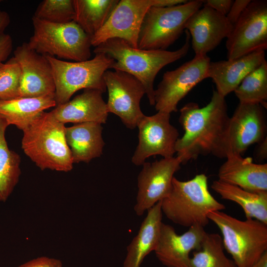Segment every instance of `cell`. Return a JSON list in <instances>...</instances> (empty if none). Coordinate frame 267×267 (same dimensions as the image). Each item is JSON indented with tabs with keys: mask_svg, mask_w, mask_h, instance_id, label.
<instances>
[{
	"mask_svg": "<svg viewBox=\"0 0 267 267\" xmlns=\"http://www.w3.org/2000/svg\"><path fill=\"white\" fill-rule=\"evenodd\" d=\"M229 117L225 97L214 90L210 101L200 108L189 102L180 110L179 122L184 134L175 147L182 164L200 155L216 156Z\"/></svg>",
	"mask_w": 267,
	"mask_h": 267,
	"instance_id": "cell-1",
	"label": "cell"
},
{
	"mask_svg": "<svg viewBox=\"0 0 267 267\" xmlns=\"http://www.w3.org/2000/svg\"><path fill=\"white\" fill-rule=\"evenodd\" d=\"M232 27L225 16L203 5L189 18L185 30L191 38L195 55H205L227 38Z\"/></svg>",
	"mask_w": 267,
	"mask_h": 267,
	"instance_id": "cell-18",
	"label": "cell"
},
{
	"mask_svg": "<svg viewBox=\"0 0 267 267\" xmlns=\"http://www.w3.org/2000/svg\"><path fill=\"white\" fill-rule=\"evenodd\" d=\"M21 71L18 97L54 98L55 86L51 65L46 57L23 43L14 51Z\"/></svg>",
	"mask_w": 267,
	"mask_h": 267,
	"instance_id": "cell-16",
	"label": "cell"
},
{
	"mask_svg": "<svg viewBox=\"0 0 267 267\" xmlns=\"http://www.w3.org/2000/svg\"><path fill=\"white\" fill-rule=\"evenodd\" d=\"M10 23L9 14L0 9V65L7 60L13 48L11 37L4 33V31Z\"/></svg>",
	"mask_w": 267,
	"mask_h": 267,
	"instance_id": "cell-32",
	"label": "cell"
},
{
	"mask_svg": "<svg viewBox=\"0 0 267 267\" xmlns=\"http://www.w3.org/2000/svg\"><path fill=\"white\" fill-rule=\"evenodd\" d=\"M239 103H258L267 108V62L249 74L234 90Z\"/></svg>",
	"mask_w": 267,
	"mask_h": 267,
	"instance_id": "cell-29",
	"label": "cell"
},
{
	"mask_svg": "<svg viewBox=\"0 0 267 267\" xmlns=\"http://www.w3.org/2000/svg\"><path fill=\"white\" fill-rule=\"evenodd\" d=\"M65 128L50 112H44L23 131L22 149L41 170L68 172L72 170L74 163Z\"/></svg>",
	"mask_w": 267,
	"mask_h": 267,
	"instance_id": "cell-3",
	"label": "cell"
},
{
	"mask_svg": "<svg viewBox=\"0 0 267 267\" xmlns=\"http://www.w3.org/2000/svg\"><path fill=\"white\" fill-rule=\"evenodd\" d=\"M250 1V0L233 1L230 10L226 16L227 19L232 26L237 22Z\"/></svg>",
	"mask_w": 267,
	"mask_h": 267,
	"instance_id": "cell-33",
	"label": "cell"
},
{
	"mask_svg": "<svg viewBox=\"0 0 267 267\" xmlns=\"http://www.w3.org/2000/svg\"></svg>",
	"mask_w": 267,
	"mask_h": 267,
	"instance_id": "cell-39",
	"label": "cell"
},
{
	"mask_svg": "<svg viewBox=\"0 0 267 267\" xmlns=\"http://www.w3.org/2000/svg\"><path fill=\"white\" fill-rule=\"evenodd\" d=\"M203 5L213 8L220 14L226 16L233 0H203Z\"/></svg>",
	"mask_w": 267,
	"mask_h": 267,
	"instance_id": "cell-35",
	"label": "cell"
},
{
	"mask_svg": "<svg viewBox=\"0 0 267 267\" xmlns=\"http://www.w3.org/2000/svg\"><path fill=\"white\" fill-rule=\"evenodd\" d=\"M203 5V0H193L171 6L151 7L140 27L137 48L166 50L182 34L190 16Z\"/></svg>",
	"mask_w": 267,
	"mask_h": 267,
	"instance_id": "cell-8",
	"label": "cell"
},
{
	"mask_svg": "<svg viewBox=\"0 0 267 267\" xmlns=\"http://www.w3.org/2000/svg\"><path fill=\"white\" fill-rule=\"evenodd\" d=\"M185 0H121L104 25L91 37L96 47L113 38L122 39L137 48L140 27L147 10L152 6L166 7L182 4Z\"/></svg>",
	"mask_w": 267,
	"mask_h": 267,
	"instance_id": "cell-9",
	"label": "cell"
},
{
	"mask_svg": "<svg viewBox=\"0 0 267 267\" xmlns=\"http://www.w3.org/2000/svg\"><path fill=\"white\" fill-rule=\"evenodd\" d=\"M222 234L224 248L237 267H251L267 251V224L251 218L241 221L222 211L208 214Z\"/></svg>",
	"mask_w": 267,
	"mask_h": 267,
	"instance_id": "cell-5",
	"label": "cell"
},
{
	"mask_svg": "<svg viewBox=\"0 0 267 267\" xmlns=\"http://www.w3.org/2000/svg\"><path fill=\"white\" fill-rule=\"evenodd\" d=\"M264 108L258 103L238 104L229 117L217 157L225 158L230 154L242 155L251 145L267 137Z\"/></svg>",
	"mask_w": 267,
	"mask_h": 267,
	"instance_id": "cell-10",
	"label": "cell"
},
{
	"mask_svg": "<svg viewBox=\"0 0 267 267\" xmlns=\"http://www.w3.org/2000/svg\"><path fill=\"white\" fill-rule=\"evenodd\" d=\"M170 114L159 111L152 116L144 115L140 120L137 125L138 143L132 158L134 164L142 165L152 156H174L179 137L178 130L170 122Z\"/></svg>",
	"mask_w": 267,
	"mask_h": 267,
	"instance_id": "cell-14",
	"label": "cell"
},
{
	"mask_svg": "<svg viewBox=\"0 0 267 267\" xmlns=\"http://www.w3.org/2000/svg\"><path fill=\"white\" fill-rule=\"evenodd\" d=\"M9 125L0 116V202H5L19 182L21 158L8 146L5 132Z\"/></svg>",
	"mask_w": 267,
	"mask_h": 267,
	"instance_id": "cell-27",
	"label": "cell"
},
{
	"mask_svg": "<svg viewBox=\"0 0 267 267\" xmlns=\"http://www.w3.org/2000/svg\"><path fill=\"white\" fill-rule=\"evenodd\" d=\"M119 0H73L74 21L92 37L106 23Z\"/></svg>",
	"mask_w": 267,
	"mask_h": 267,
	"instance_id": "cell-26",
	"label": "cell"
},
{
	"mask_svg": "<svg viewBox=\"0 0 267 267\" xmlns=\"http://www.w3.org/2000/svg\"><path fill=\"white\" fill-rule=\"evenodd\" d=\"M33 34L29 46L39 54L73 61H84L91 56V37L74 21L57 24L33 16Z\"/></svg>",
	"mask_w": 267,
	"mask_h": 267,
	"instance_id": "cell-6",
	"label": "cell"
},
{
	"mask_svg": "<svg viewBox=\"0 0 267 267\" xmlns=\"http://www.w3.org/2000/svg\"><path fill=\"white\" fill-rule=\"evenodd\" d=\"M44 56L52 68L56 105L67 102L76 92L82 89H96L103 93L106 91L103 75L114 63L107 55L96 53L93 58L84 61H66Z\"/></svg>",
	"mask_w": 267,
	"mask_h": 267,
	"instance_id": "cell-7",
	"label": "cell"
},
{
	"mask_svg": "<svg viewBox=\"0 0 267 267\" xmlns=\"http://www.w3.org/2000/svg\"><path fill=\"white\" fill-rule=\"evenodd\" d=\"M204 227L194 225L181 235L171 225L162 222L156 258L166 267H190V253L200 248L207 233Z\"/></svg>",
	"mask_w": 267,
	"mask_h": 267,
	"instance_id": "cell-17",
	"label": "cell"
},
{
	"mask_svg": "<svg viewBox=\"0 0 267 267\" xmlns=\"http://www.w3.org/2000/svg\"><path fill=\"white\" fill-rule=\"evenodd\" d=\"M56 105L54 98L51 97H18L8 100L0 99V116L9 126L14 125L23 131L45 110Z\"/></svg>",
	"mask_w": 267,
	"mask_h": 267,
	"instance_id": "cell-24",
	"label": "cell"
},
{
	"mask_svg": "<svg viewBox=\"0 0 267 267\" xmlns=\"http://www.w3.org/2000/svg\"><path fill=\"white\" fill-rule=\"evenodd\" d=\"M265 60V51L259 50L232 60L211 61L208 78L212 79L218 93L225 97Z\"/></svg>",
	"mask_w": 267,
	"mask_h": 267,
	"instance_id": "cell-21",
	"label": "cell"
},
{
	"mask_svg": "<svg viewBox=\"0 0 267 267\" xmlns=\"http://www.w3.org/2000/svg\"><path fill=\"white\" fill-rule=\"evenodd\" d=\"M228 60L267 48V1L251 0L227 38Z\"/></svg>",
	"mask_w": 267,
	"mask_h": 267,
	"instance_id": "cell-12",
	"label": "cell"
},
{
	"mask_svg": "<svg viewBox=\"0 0 267 267\" xmlns=\"http://www.w3.org/2000/svg\"><path fill=\"white\" fill-rule=\"evenodd\" d=\"M185 42L175 51L141 49L134 48L125 41L113 38L100 44L93 50L114 60L111 69L127 72L143 85L150 105H155L154 83L156 75L164 67L186 55L190 47V36L185 30Z\"/></svg>",
	"mask_w": 267,
	"mask_h": 267,
	"instance_id": "cell-2",
	"label": "cell"
},
{
	"mask_svg": "<svg viewBox=\"0 0 267 267\" xmlns=\"http://www.w3.org/2000/svg\"><path fill=\"white\" fill-rule=\"evenodd\" d=\"M181 164L178 156L143 163L137 178L138 190L134 211L137 216L143 215L169 194L174 174Z\"/></svg>",
	"mask_w": 267,
	"mask_h": 267,
	"instance_id": "cell-15",
	"label": "cell"
},
{
	"mask_svg": "<svg viewBox=\"0 0 267 267\" xmlns=\"http://www.w3.org/2000/svg\"><path fill=\"white\" fill-rule=\"evenodd\" d=\"M147 212L137 234L127 247L123 267H140L144 258L157 246L163 222L161 201Z\"/></svg>",
	"mask_w": 267,
	"mask_h": 267,
	"instance_id": "cell-22",
	"label": "cell"
},
{
	"mask_svg": "<svg viewBox=\"0 0 267 267\" xmlns=\"http://www.w3.org/2000/svg\"><path fill=\"white\" fill-rule=\"evenodd\" d=\"M190 267H237L224 253L222 236L216 233H206L200 248L192 252Z\"/></svg>",
	"mask_w": 267,
	"mask_h": 267,
	"instance_id": "cell-28",
	"label": "cell"
},
{
	"mask_svg": "<svg viewBox=\"0 0 267 267\" xmlns=\"http://www.w3.org/2000/svg\"><path fill=\"white\" fill-rule=\"evenodd\" d=\"M102 93L98 89H85L82 93L67 102L56 105L50 112L64 124L89 122L105 124L109 113Z\"/></svg>",
	"mask_w": 267,
	"mask_h": 267,
	"instance_id": "cell-19",
	"label": "cell"
},
{
	"mask_svg": "<svg viewBox=\"0 0 267 267\" xmlns=\"http://www.w3.org/2000/svg\"><path fill=\"white\" fill-rule=\"evenodd\" d=\"M0 99L18 97L21 79L20 66L14 57L0 65Z\"/></svg>",
	"mask_w": 267,
	"mask_h": 267,
	"instance_id": "cell-31",
	"label": "cell"
},
{
	"mask_svg": "<svg viewBox=\"0 0 267 267\" xmlns=\"http://www.w3.org/2000/svg\"><path fill=\"white\" fill-rule=\"evenodd\" d=\"M101 125L89 122L66 127L65 138L74 164L89 163L102 154L105 143Z\"/></svg>",
	"mask_w": 267,
	"mask_h": 267,
	"instance_id": "cell-23",
	"label": "cell"
},
{
	"mask_svg": "<svg viewBox=\"0 0 267 267\" xmlns=\"http://www.w3.org/2000/svg\"><path fill=\"white\" fill-rule=\"evenodd\" d=\"M2 1V0H0V3Z\"/></svg>",
	"mask_w": 267,
	"mask_h": 267,
	"instance_id": "cell-38",
	"label": "cell"
},
{
	"mask_svg": "<svg viewBox=\"0 0 267 267\" xmlns=\"http://www.w3.org/2000/svg\"><path fill=\"white\" fill-rule=\"evenodd\" d=\"M211 188L222 199L238 204L246 218L256 219L267 224V192L249 191L218 179L213 181Z\"/></svg>",
	"mask_w": 267,
	"mask_h": 267,
	"instance_id": "cell-25",
	"label": "cell"
},
{
	"mask_svg": "<svg viewBox=\"0 0 267 267\" xmlns=\"http://www.w3.org/2000/svg\"><path fill=\"white\" fill-rule=\"evenodd\" d=\"M251 267H267V251Z\"/></svg>",
	"mask_w": 267,
	"mask_h": 267,
	"instance_id": "cell-37",
	"label": "cell"
},
{
	"mask_svg": "<svg viewBox=\"0 0 267 267\" xmlns=\"http://www.w3.org/2000/svg\"><path fill=\"white\" fill-rule=\"evenodd\" d=\"M207 176L204 174L181 181L175 177L169 194L161 201V208L166 217L179 225L203 227L209 222L208 214L225 208L210 193Z\"/></svg>",
	"mask_w": 267,
	"mask_h": 267,
	"instance_id": "cell-4",
	"label": "cell"
},
{
	"mask_svg": "<svg viewBox=\"0 0 267 267\" xmlns=\"http://www.w3.org/2000/svg\"><path fill=\"white\" fill-rule=\"evenodd\" d=\"M103 79L108 94V112L118 116L128 129H135L144 115L140 106L145 94L143 85L133 75L120 70H107Z\"/></svg>",
	"mask_w": 267,
	"mask_h": 267,
	"instance_id": "cell-13",
	"label": "cell"
},
{
	"mask_svg": "<svg viewBox=\"0 0 267 267\" xmlns=\"http://www.w3.org/2000/svg\"><path fill=\"white\" fill-rule=\"evenodd\" d=\"M256 157L260 160H264L267 157V137L258 143Z\"/></svg>",
	"mask_w": 267,
	"mask_h": 267,
	"instance_id": "cell-36",
	"label": "cell"
},
{
	"mask_svg": "<svg viewBox=\"0 0 267 267\" xmlns=\"http://www.w3.org/2000/svg\"><path fill=\"white\" fill-rule=\"evenodd\" d=\"M18 267H62V263L58 259L44 256L29 261Z\"/></svg>",
	"mask_w": 267,
	"mask_h": 267,
	"instance_id": "cell-34",
	"label": "cell"
},
{
	"mask_svg": "<svg viewBox=\"0 0 267 267\" xmlns=\"http://www.w3.org/2000/svg\"><path fill=\"white\" fill-rule=\"evenodd\" d=\"M33 17L57 24L74 21L73 0H44L38 5Z\"/></svg>",
	"mask_w": 267,
	"mask_h": 267,
	"instance_id": "cell-30",
	"label": "cell"
},
{
	"mask_svg": "<svg viewBox=\"0 0 267 267\" xmlns=\"http://www.w3.org/2000/svg\"><path fill=\"white\" fill-rule=\"evenodd\" d=\"M225 159L219 169L218 180L249 191L267 192V164H256L252 158L237 154Z\"/></svg>",
	"mask_w": 267,
	"mask_h": 267,
	"instance_id": "cell-20",
	"label": "cell"
},
{
	"mask_svg": "<svg viewBox=\"0 0 267 267\" xmlns=\"http://www.w3.org/2000/svg\"><path fill=\"white\" fill-rule=\"evenodd\" d=\"M210 57L207 54L194 58L177 69L166 72L155 89V108L171 114L177 111L179 102L198 83L208 78Z\"/></svg>",
	"mask_w": 267,
	"mask_h": 267,
	"instance_id": "cell-11",
	"label": "cell"
}]
</instances>
